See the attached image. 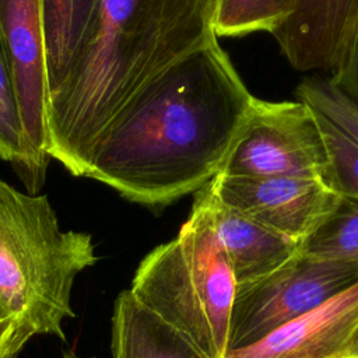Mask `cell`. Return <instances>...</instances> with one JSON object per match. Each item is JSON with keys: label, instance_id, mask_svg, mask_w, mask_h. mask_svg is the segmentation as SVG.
Instances as JSON below:
<instances>
[{"label": "cell", "instance_id": "cell-19", "mask_svg": "<svg viewBox=\"0 0 358 358\" xmlns=\"http://www.w3.org/2000/svg\"><path fill=\"white\" fill-rule=\"evenodd\" d=\"M330 78L347 95L358 102V28L352 36L347 53L344 55L338 67L330 74Z\"/></svg>", "mask_w": 358, "mask_h": 358}, {"label": "cell", "instance_id": "cell-15", "mask_svg": "<svg viewBox=\"0 0 358 358\" xmlns=\"http://www.w3.org/2000/svg\"><path fill=\"white\" fill-rule=\"evenodd\" d=\"M295 0H215L213 27L218 36L273 34L291 14Z\"/></svg>", "mask_w": 358, "mask_h": 358}, {"label": "cell", "instance_id": "cell-17", "mask_svg": "<svg viewBox=\"0 0 358 358\" xmlns=\"http://www.w3.org/2000/svg\"><path fill=\"white\" fill-rule=\"evenodd\" d=\"M299 101L323 113L358 143V102L330 77L308 76L296 87Z\"/></svg>", "mask_w": 358, "mask_h": 358}, {"label": "cell", "instance_id": "cell-13", "mask_svg": "<svg viewBox=\"0 0 358 358\" xmlns=\"http://www.w3.org/2000/svg\"><path fill=\"white\" fill-rule=\"evenodd\" d=\"M101 0H41L49 95L67 78L92 38Z\"/></svg>", "mask_w": 358, "mask_h": 358}, {"label": "cell", "instance_id": "cell-18", "mask_svg": "<svg viewBox=\"0 0 358 358\" xmlns=\"http://www.w3.org/2000/svg\"><path fill=\"white\" fill-rule=\"evenodd\" d=\"M24 154V130L14 76L0 36V158L11 162L18 171Z\"/></svg>", "mask_w": 358, "mask_h": 358}, {"label": "cell", "instance_id": "cell-12", "mask_svg": "<svg viewBox=\"0 0 358 358\" xmlns=\"http://www.w3.org/2000/svg\"><path fill=\"white\" fill-rule=\"evenodd\" d=\"M110 354L112 358H203L129 289L122 291L113 305Z\"/></svg>", "mask_w": 358, "mask_h": 358}, {"label": "cell", "instance_id": "cell-4", "mask_svg": "<svg viewBox=\"0 0 358 358\" xmlns=\"http://www.w3.org/2000/svg\"><path fill=\"white\" fill-rule=\"evenodd\" d=\"M236 288L201 187L178 236L140 262L129 291L203 358H225Z\"/></svg>", "mask_w": 358, "mask_h": 358}, {"label": "cell", "instance_id": "cell-8", "mask_svg": "<svg viewBox=\"0 0 358 358\" xmlns=\"http://www.w3.org/2000/svg\"><path fill=\"white\" fill-rule=\"evenodd\" d=\"M210 186L222 204L298 246L340 200L322 179L218 173Z\"/></svg>", "mask_w": 358, "mask_h": 358}, {"label": "cell", "instance_id": "cell-10", "mask_svg": "<svg viewBox=\"0 0 358 358\" xmlns=\"http://www.w3.org/2000/svg\"><path fill=\"white\" fill-rule=\"evenodd\" d=\"M358 28V0H295L288 18L271 34L299 71L338 67Z\"/></svg>", "mask_w": 358, "mask_h": 358}, {"label": "cell", "instance_id": "cell-21", "mask_svg": "<svg viewBox=\"0 0 358 358\" xmlns=\"http://www.w3.org/2000/svg\"><path fill=\"white\" fill-rule=\"evenodd\" d=\"M13 331H14L13 327H10V326H7V324L0 322V352L3 351L6 344L10 341L11 336H13Z\"/></svg>", "mask_w": 358, "mask_h": 358}, {"label": "cell", "instance_id": "cell-22", "mask_svg": "<svg viewBox=\"0 0 358 358\" xmlns=\"http://www.w3.org/2000/svg\"><path fill=\"white\" fill-rule=\"evenodd\" d=\"M62 358H84V357L78 355L76 350H67V351H64V352H63ZM88 358H96V357H88Z\"/></svg>", "mask_w": 358, "mask_h": 358}, {"label": "cell", "instance_id": "cell-14", "mask_svg": "<svg viewBox=\"0 0 358 358\" xmlns=\"http://www.w3.org/2000/svg\"><path fill=\"white\" fill-rule=\"evenodd\" d=\"M299 252L320 260L358 264V199L340 196L330 215L299 245Z\"/></svg>", "mask_w": 358, "mask_h": 358}, {"label": "cell", "instance_id": "cell-6", "mask_svg": "<svg viewBox=\"0 0 358 358\" xmlns=\"http://www.w3.org/2000/svg\"><path fill=\"white\" fill-rule=\"evenodd\" d=\"M327 151L316 112L303 101L255 98L220 173L322 179Z\"/></svg>", "mask_w": 358, "mask_h": 358}, {"label": "cell", "instance_id": "cell-5", "mask_svg": "<svg viewBox=\"0 0 358 358\" xmlns=\"http://www.w3.org/2000/svg\"><path fill=\"white\" fill-rule=\"evenodd\" d=\"M358 282V264L320 260L298 252L271 273L238 285L229 351L246 347L303 316Z\"/></svg>", "mask_w": 358, "mask_h": 358}, {"label": "cell", "instance_id": "cell-16", "mask_svg": "<svg viewBox=\"0 0 358 358\" xmlns=\"http://www.w3.org/2000/svg\"><path fill=\"white\" fill-rule=\"evenodd\" d=\"M315 112L327 151L323 182L341 197L358 199V143L323 113Z\"/></svg>", "mask_w": 358, "mask_h": 358}, {"label": "cell", "instance_id": "cell-11", "mask_svg": "<svg viewBox=\"0 0 358 358\" xmlns=\"http://www.w3.org/2000/svg\"><path fill=\"white\" fill-rule=\"evenodd\" d=\"M215 235L231 263L236 284L252 282L278 268L299 246L222 204L210 183L203 186Z\"/></svg>", "mask_w": 358, "mask_h": 358}, {"label": "cell", "instance_id": "cell-1", "mask_svg": "<svg viewBox=\"0 0 358 358\" xmlns=\"http://www.w3.org/2000/svg\"><path fill=\"white\" fill-rule=\"evenodd\" d=\"M255 98L213 39L130 99L99 138L85 178L133 203L168 206L221 172Z\"/></svg>", "mask_w": 358, "mask_h": 358}, {"label": "cell", "instance_id": "cell-2", "mask_svg": "<svg viewBox=\"0 0 358 358\" xmlns=\"http://www.w3.org/2000/svg\"><path fill=\"white\" fill-rule=\"evenodd\" d=\"M215 0H101L94 34L48 101V152L84 176L130 99L166 67L217 39Z\"/></svg>", "mask_w": 358, "mask_h": 358}, {"label": "cell", "instance_id": "cell-23", "mask_svg": "<svg viewBox=\"0 0 358 358\" xmlns=\"http://www.w3.org/2000/svg\"><path fill=\"white\" fill-rule=\"evenodd\" d=\"M350 358H358V343L355 344V348H354V351L351 352Z\"/></svg>", "mask_w": 358, "mask_h": 358}, {"label": "cell", "instance_id": "cell-20", "mask_svg": "<svg viewBox=\"0 0 358 358\" xmlns=\"http://www.w3.org/2000/svg\"><path fill=\"white\" fill-rule=\"evenodd\" d=\"M31 337L18 333V331H13V336L10 338V341L6 344V347L3 348V351L0 352V358H17L21 348L25 345V343L29 340Z\"/></svg>", "mask_w": 358, "mask_h": 358}, {"label": "cell", "instance_id": "cell-9", "mask_svg": "<svg viewBox=\"0 0 358 358\" xmlns=\"http://www.w3.org/2000/svg\"><path fill=\"white\" fill-rule=\"evenodd\" d=\"M358 343V282L225 358H350Z\"/></svg>", "mask_w": 358, "mask_h": 358}, {"label": "cell", "instance_id": "cell-7", "mask_svg": "<svg viewBox=\"0 0 358 358\" xmlns=\"http://www.w3.org/2000/svg\"><path fill=\"white\" fill-rule=\"evenodd\" d=\"M0 36L11 64L24 130L25 154L17 173L28 193L38 194L50 158L41 0H0Z\"/></svg>", "mask_w": 358, "mask_h": 358}, {"label": "cell", "instance_id": "cell-3", "mask_svg": "<svg viewBox=\"0 0 358 358\" xmlns=\"http://www.w3.org/2000/svg\"><path fill=\"white\" fill-rule=\"evenodd\" d=\"M98 257L87 232L63 231L45 194L24 193L0 178V322L28 337L66 340L76 316V277Z\"/></svg>", "mask_w": 358, "mask_h": 358}]
</instances>
